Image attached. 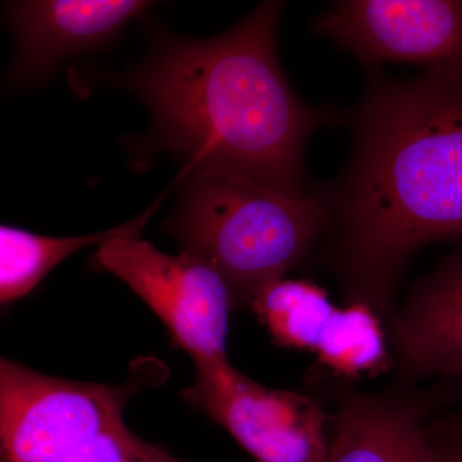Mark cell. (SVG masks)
<instances>
[{"instance_id":"cell-12","label":"cell","mask_w":462,"mask_h":462,"mask_svg":"<svg viewBox=\"0 0 462 462\" xmlns=\"http://www.w3.org/2000/svg\"><path fill=\"white\" fill-rule=\"evenodd\" d=\"M251 307L276 342L312 352L338 309L314 282L285 279L261 291Z\"/></svg>"},{"instance_id":"cell-5","label":"cell","mask_w":462,"mask_h":462,"mask_svg":"<svg viewBox=\"0 0 462 462\" xmlns=\"http://www.w3.org/2000/svg\"><path fill=\"white\" fill-rule=\"evenodd\" d=\"M96 261L147 303L196 366L227 360L234 300L211 264L189 251L170 256L136 236L100 245Z\"/></svg>"},{"instance_id":"cell-9","label":"cell","mask_w":462,"mask_h":462,"mask_svg":"<svg viewBox=\"0 0 462 462\" xmlns=\"http://www.w3.org/2000/svg\"><path fill=\"white\" fill-rule=\"evenodd\" d=\"M391 325L403 374L462 383V251L415 285Z\"/></svg>"},{"instance_id":"cell-7","label":"cell","mask_w":462,"mask_h":462,"mask_svg":"<svg viewBox=\"0 0 462 462\" xmlns=\"http://www.w3.org/2000/svg\"><path fill=\"white\" fill-rule=\"evenodd\" d=\"M312 27L365 65L462 62V0H343Z\"/></svg>"},{"instance_id":"cell-11","label":"cell","mask_w":462,"mask_h":462,"mask_svg":"<svg viewBox=\"0 0 462 462\" xmlns=\"http://www.w3.org/2000/svg\"><path fill=\"white\" fill-rule=\"evenodd\" d=\"M153 208L115 229L89 236L51 238L2 225L0 227V300L9 303L26 296L51 269L89 245H106L123 236H139Z\"/></svg>"},{"instance_id":"cell-15","label":"cell","mask_w":462,"mask_h":462,"mask_svg":"<svg viewBox=\"0 0 462 462\" xmlns=\"http://www.w3.org/2000/svg\"><path fill=\"white\" fill-rule=\"evenodd\" d=\"M437 462H462V431L458 430H434Z\"/></svg>"},{"instance_id":"cell-16","label":"cell","mask_w":462,"mask_h":462,"mask_svg":"<svg viewBox=\"0 0 462 462\" xmlns=\"http://www.w3.org/2000/svg\"><path fill=\"white\" fill-rule=\"evenodd\" d=\"M130 449H132L133 462H182L173 457L165 449L145 442L142 438L129 433Z\"/></svg>"},{"instance_id":"cell-6","label":"cell","mask_w":462,"mask_h":462,"mask_svg":"<svg viewBox=\"0 0 462 462\" xmlns=\"http://www.w3.org/2000/svg\"><path fill=\"white\" fill-rule=\"evenodd\" d=\"M190 402L229 431L258 462H325L329 416L314 398L263 387L229 360L197 365Z\"/></svg>"},{"instance_id":"cell-4","label":"cell","mask_w":462,"mask_h":462,"mask_svg":"<svg viewBox=\"0 0 462 462\" xmlns=\"http://www.w3.org/2000/svg\"><path fill=\"white\" fill-rule=\"evenodd\" d=\"M126 388L51 378L2 358V462H60L123 427Z\"/></svg>"},{"instance_id":"cell-2","label":"cell","mask_w":462,"mask_h":462,"mask_svg":"<svg viewBox=\"0 0 462 462\" xmlns=\"http://www.w3.org/2000/svg\"><path fill=\"white\" fill-rule=\"evenodd\" d=\"M282 2H264L229 32L206 41L163 38L127 85L156 123L161 147L187 158L181 176L227 173L305 196L310 135L329 120L282 74L276 30Z\"/></svg>"},{"instance_id":"cell-10","label":"cell","mask_w":462,"mask_h":462,"mask_svg":"<svg viewBox=\"0 0 462 462\" xmlns=\"http://www.w3.org/2000/svg\"><path fill=\"white\" fill-rule=\"evenodd\" d=\"M425 407L416 398L345 394L325 462H437Z\"/></svg>"},{"instance_id":"cell-13","label":"cell","mask_w":462,"mask_h":462,"mask_svg":"<svg viewBox=\"0 0 462 462\" xmlns=\"http://www.w3.org/2000/svg\"><path fill=\"white\" fill-rule=\"evenodd\" d=\"M379 318L363 303L337 309L316 346L319 361L343 378H357L384 369L387 340Z\"/></svg>"},{"instance_id":"cell-8","label":"cell","mask_w":462,"mask_h":462,"mask_svg":"<svg viewBox=\"0 0 462 462\" xmlns=\"http://www.w3.org/2000/svg\"><path fill=\"white\" fill-rule=\"evenodd\" d=\"M151 2L143 0H38L9 7L17 35L12 67L16 84L44 80L66 58L107 47Z\"/></svg>"},{"instance_id":"cell-1","label":"cell","mask_w":462,"mask_h":462,"mask_svg":"<svg viewBox=\"0 0 462 462\" xmlns=\"http://www.w3.org/2000/svg\"><path fill=\"white\" fill-rule=\"evenodd\" d=\"M349 127L348 165L324 189L330 263L351 303L380 316L419 249L462 240V62L370 76Z\"/></svg>"},{"instance_id":"cell-14","label":"cell","mask_w":462,"mask_h":462,"mask_svg":"<svg viewBox=\"0 0 462 462\" xmlns=\"http://www.w3.org/2000/svg\"><path fill=\"white\" fill-rule=\"evenodd\" d=\"M126 425L79 449L60 462H133Z\"/></svg>"},{"instance_id":"cell-3","label":"cell","mask_w":462,"mask_h":462,"mask_svg":"<svg viewBox=\"0 0 462 462\" xmlns=\"http://www.w3.org/2000/svg\"><path fill=\"white\" fill-rule=\"evenodd\" d=\"M329 226L324 189L289 196L239 176L199 172L189 176L169 229L223 276L234 305L252 306Z\"/></svg>"}]
</instances>
